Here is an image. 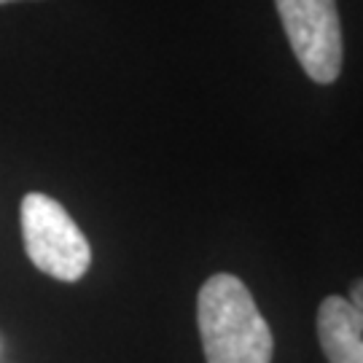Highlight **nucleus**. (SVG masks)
Here are the masks:
<instances>
[{
    "mask_svg": "<svg viewBox=\"0 0 363 363\" xmlns=\"http://www.w3.org/2000/svg\"><path fill=\"white\" fill-rule=\"evenodd\" d=\"M19 216L25 250L40 272L62 283H76L89 272V242L57 199L33 191L22 199Z\"/></svg>",
    "mask_w": 363,
    "mask_h": 363,
    "instance_id": "f03ea898",
    "label": "nucleus"
},
{
    "mask_svg": "<svg viewBox=\"0 0 363 363\" xmlns=\"http://www.w3.org/2000/svg\"><path fill=\"white\" fill-rule=\"evenodd\" d=\"M6 3H16V0H0V6H6Z\"/></svg>",
    "mask_w": 363,
    "mask_h": 363,
    "instance_id": "423d86ee",
    "label": "nucleus"
},
{
    "mask_svg": "<svg viewBox=\"0 0 363 363\" xmlns=\"http://www.w3.org/2000/svg\"><path fill=\"white\" fill-rule=\"evenodd\" d=\"M298 65L315 84H334L342 73L345 43L337 0H274Z\"/></svg>",
    "mask_w": 363,
    "mask_h": 363,
    "instance_id": "7ed1b4c3",
    "label": "nucleus"
},
{
    "mask_svg": "<svg viewBox=\"0 0 363 363\" xmlns=\"http://www.w3.org/2000/svg\"><path fill=\"white\" fill-rule=\"evenodd\" d=\"M318 339L328 363H363V312L347 298L325 296L318 310Z\"/></svg>",
    "mask_w": 363,
    "mask_h": 363,
    "instance_id": "20e7f679",
    "label": "nucleus"
},
{
    "mask_svg": "<svg viewBox=\"0 0 363 363\" xmlns=\"http://www.w3.org/2000/svg\"><path fill=\"white\" fill-rule=\"evenodd\" d=\"M196 323L208 363L272 361V331L247 286L234 274H213L199 288Z\"/></svg>",
    "mask_w": 363,
    "mask_h": 363,
    "instance_id": "f257e3e1",
    "label": "nucleus"
},
{
    "mask_svg": "<svg viewBox=\"0 0 363 363\" xmlns=\"http://www.w3.org/2000/svg\"><path fill=\"white\" fill-rule=\"evenodd\" d=\"M347 301H350V304L355 307V310H361V312H363V280H355V283H352V288H350V298H347Z\"/></svg>",
    "mask_w": 363,
    "mask_h": 363,
    "instance_id": "39448f33",
    "label": "nucleus"
}]
</instances>
